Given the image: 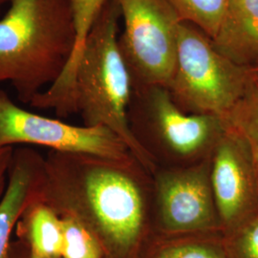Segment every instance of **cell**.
I'll return each instance as SVG.
<instances>
[{
    "label": "cell",
    "mask_w": 258,
    "mask_h": 258,
    "mask_svg": "<svg viewBox=\"0 0 258 258\" xmlns=\"http://www.w3.org/2000/svg\"><path fill=\"white\" fill-rule=\"evenodd\" d=\"M131 164L51 150L40 201L59 216L83 222L100 240L105 258H131L147 216Z\"/></svg>",
    "instance_id": "6da1fadb"
},
{
    "label": "cell",
    "mask_w": 258,
    "mask_h": 258,
    "mask_svg": "<svg viewBox=\"0 0 258 258\" xmlns=\"http://www.w3.org/2000/svg\"><path fill=\"white\" fill-rule=\"evenodd\" d=\"M0 17V83L30 104L57 81L76 43L70 0H6Z\"/></svg>",
    "instance_id": "7a4b0ae2"
},
{
    "label": "cell",
    "mask_w": 258,
    "mask_h": 258,
    "mask_svg": "<svg viewBox=\"0 0 258 258\" xmlns=\"http://www.w3.org/2000/svg\"><path fill=\"white\" fill-rule=\"evenodd\" d=\"M120 8L108 0L84 41L75 69V113L84 125L104 126L117 134L136 161L153 170L151 154L129 123L133 81L119 44Z\"/></svg>",
    "instance_id": "3957f363"
},
{
    "label": "cell",
    "mask_w": 258,
    "mask_h": 258,
    "mask_svg": "<svg viewBox=\"0 0 258 258\" xmlns=\"http://www.w3.org/2000/svg\"><path fill=\"white\" fill-rule=\"evenodd\" d=\"M251 80L249 69L219 53L203 31L188 22L179 24L175 70L167 89L183 110L224 119Z\"/></svg>",
    "instance_id": "277c9868"
},
{
    "label": "cell",
    "mask_w": 258,
    "mask_h": 258,
    "mask_svg": "<svg viewBox=\"0 0 258 258\" xmlns=\"http://www.w3.org/2000/svg\"><path fill=\"white\" fill-rule=\"evenodd\" d=\"M123 31L120 51L133 89L168 87L175 70L178 27L182 20L164 0H115Z\"/></svg>",
    "instance_id": "5b68a950"
},
{
    "label": "cell",
    "mask_w": 258,
    "mask_h": 258,
    "mask_svg": "<svg viewBox=\"0 0 258 258\" xmlns=\"http://www.w3.org/2000/svg\"><path fill=\"white\" fill-rule=\"evenodd\" d=\"M30 145L118 162L134 158L128 147L104 126L74 125L23 109L0 89V148Z\"/></svg>",
    "instance_id": "8992f818"
},
{
    "label": "cell",
    "mask_w": 258,
    "mask_h": 258,
    "mask_svg": "<svg viewBox=\"0 0 258 258\" xmlns=\"http://www.w3.org/2000/svg\"><path fill=\"white\" fill-rule=\"evenodd\" d=\"M211 184L220 225L232 231L258 214V180L245 141L225 125L212 148Z\"/></svg>",
    "instance_id": "52a82bcc"
},
{
    "label": "cell",
    "mask_w": 258,
    "mask_h": 258,
    "mask_svg": "<svg viewBox=\"0 0 258 258\" xmlns=\"http://www.w3.org/2000/svg\"><path fill=\"white\" fill-rule=\"evenodd\" d=\"M156 184L159 217L166 231H204L220 224L211 184V163L161 172Z\"/></svg>",
    "instance_id": "ba28073f"
},
{
    "label": "cell",
    "mask_w": 258,
    "mask_h": 258,
    "mask_svg": "<svg viewBox=\"0 0 258 258\" xmlns=\"http://www.w3.org/2000/svg\"><path fill=\"white\" fill-rule=\"evenodd\" d=\"M141 91L151 126L170 153L190 159L214 148L225 130L222 118L185 113L164 86L145 87Z\"/></svg>",
    "instance_id": "9c48e42d"
},
{
    "label": "cell",
    "mask_w": 258,
    "mask_h": 258,
    "mask_svg": "<svg viewBox=\"0 0 258 258\" xmlns=\"http://www.w3.org/2000/svg\"><path fill=\"white\" fill-rule=\"evenodd\" d=\"M45 157L33 148H15L7 187L0 199V258H9L19 219L32 204L40 201Z\"/></svg>",
    "instance_id": "30bf717a"
},
{
    "label": "cell",
    "mask_w": 258,
    "mask_h": 258,
    "mask_svg": "<svg viewBox=\"0 0 258 258\" xmlns=\"http://www.w3.org/2000/svg\"><path fill=\"white\" fill-rule=\"evenodd\" d=\"M212 40L233 63L248 69L257 67L258 0H229Z\"/></svg>",
    "instance_id": "8fae6325"
},
{
    "label": "cell",
    "mask_w": 258,
    "mask_h": 258,
    "mask_svg": "<svg viewBox=\"0 0 258 258\" xmlns=\"http://www.w3.org/2000/svg\"><path fill=\"white\" fill-rule=\"evenodd\" d=\"M16 238L24 242L33 258H61L63 231L61 218L41 201L32 204L17 225Z\"/></svg>",
    "instance_id": "7c38bea8"
},
{
    "label": "cell",
    "mask_w": 258,
    "mask_h": 258,
    "mask_svg": "<svg viewBox=\"0 0 258 258\" xmlns=\"http://www.w3.org/2000/svg\"><path fill=\"white\" fill-rule=\"evenodd\" d=\"M225 125L245 141L258 180V81L253 79L239 102L223 119Z\"/></svg>",
    "instance_id": "4fadbf2b"
},
{
    "label": "cell",
    "mask_w": 258,
    "mask_h": 258,
    "mask_svg": "<svg viewBox=\"0 0 258 258\" xmlns=\"http://www.w3.org/2000/svg\"><path fill=\"white\" fill-rule=\"evenodd\" d=\"M184 22L194 24L208 36L216 35L229 0H164Z\"/></svg>",
    "instance_id": "5bb4252c"
},
{
    "label": "cell",
    "mask_w": 258,
    "mask_h": 258,
    "mask_svg": "<svg viewBox=\"0 0 258 258\" xmlns=\"http://www.w3.org/2000/svg\"><path fill=\"white\" fill-rule=\"evenodd\" d=\"M60 218L63 231L61 258H105L100 240L83 222L69 214Z\"/></svg>",
    "instance_id": "9a60e30c"
},
{
    "label": "cell",
    "mask_w": 258,
    "mask_h": 258,
    "mask_svg": "<svg viewBox=\"0 0 258 258\" xmlns=\"http://www.w3.org/2000/svg\"><path fill=\"white\" fill-rule=\"evenodd\" d=\"M107 1L108 0H70L74 16L76 43L71 58L65 67L66 73L72 74L74 72L86 37Z\"/></svg>",
    "instance_id": "2e32d148"
},
{
    "label": "cell",
    "mask_w": 258,
    "mask_h": 258,
    "mask_svg": "<svg viewBox=\"0 0 258 258\" xmlns=\"http://www.w3.org/2000/svg\"><path fill=\"white\" fill-rule=\"evenodd\" d=\"M231 232L230 258H258V214Z\"/></svg>",
    "instance_id": "e0dca14e"
},
{
    "label": "cell",
    "mask_w": 258,
    "mask_h": 258,
    "mask_svg": "<svg viewBox=\"0 0 258 258\" xmlns=\"http://www.w3.org/2000/svg\"><path fill=\"white\" fill-rule=\"evenodd\" d=\"M155 258H228L221 249L203 243H181L162 249Z\"/></svg>",
    "instance_id": "ac0fdd59"
},
{
    "label": "cell",
    "mask_w": 258,
    "mask_h": 258,
    "mask_svg": "<svg viewBox=\"0 0 258 258\" xmlns=\"http://www.w3.org/2000/svg\"><path fill=\"white\" fill-rule=\"evenodd\" d=\"M14 151L15 148L13 147L0 148V199L5 192L8 184L10 167L12 165Z\"/></svg>",
    "instance_id": "d6986e66"
},
{
    "label": "cell",
    "mask_w": 258,
    "mask_h": 258,
    "mask_svg": "<svg viewBox=\"0 0 258 258\" xmlns=\"http://www.w3.org/2000/svg\"><path fill=\"white\" fill-rule=\"evenodd\" d=\"M9 258H33L31 256L30 250L26 244L21 240H13L11 249H10Z\"/></svg>",
    "instance_id": "ffe728a7"
},
{
    "label": "cell",
    "mask_w": 258,
    "mask_h": 258,
    "mask_svg": "<svg viewBox=\"0 0 258 258\" xmlns=\"http://www.w3.org/2000/svg\"><path fill=\"white\" fill-rule=\"evenodd\" d=\"M249 71H250L251 77H252L253 79H255V80H257L258 81V66L257 67H255V68L249 69Z\"/></svg>",
    "instance_id": "44dd1931"
},
{
    "label": "cell",
    "mask_w": 258,
    "mask_h": 258,
    "mask_svg": "<svg viewBox=\"0 0 258 258\" xmlns=\"http://www.w3.org/2000/svg\"><path fill=\"white\" fill-rule=\"evenodd\" d=\"M5 3H6V0H0V17H1V10Z\"/></svg>",
    "instance_id": "7402d4cb"
}]
</instances>
